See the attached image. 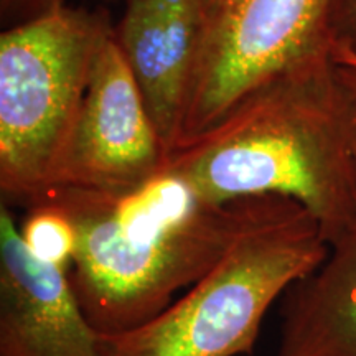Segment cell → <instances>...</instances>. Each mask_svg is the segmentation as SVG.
<instances>
[{
	"label": "cell",
	"instance_id": "52a82bcc",
	"mask_svg": "<svg viewBox=\"0 0 356 356\" xmlns=\"http://www.w3.org/2000/svg\"><path fill=\"white\" fill-rule=\"evenodd\" d=\"M0 356H104L68 270L29 252L6 204L0 207Z\"/></svg>",
	"mask_w": 356,
	"mask_h": 356
},
{
	"label": "cell",
	"instance_id": "3957f363",
	"mask_svg": "<svg viewBox=\"0 0 356 356\" xmlns=\"http://www.w3.org/2000/svg\"><path fill=\"white\" fill-rule=\"evenodd\" d=\"M220 261L157 317L102 333L104 356L251 355L267 310L322 264L330 244L318 221L291 198L251 197Z\"/></svg>",
	"mask_w": 356,
	"mask_h": 356
},
{
	"label": "cell",
	"instance_id": "ba28073f",
	"mask_svg": "<svg viewBox=\"0 0 356 356\" xmlns=\"http://www.w3.org/2000/svg\"><path fill=\"white\" fill-rule=\"evenodd\" d=\"M204 17L202 0H127L121 24L114 30L168 152L180 139Z\"/></svg>",
	"mask_w": 356,
	"mask_h": 356
},
{
	"label": "cell",
	"instance_id": "7c38bea8",
	"mask_svg": "<svg viewBox=\"0 0 356 356\" xmlns=\"http://www.w3.org/2000/svg\"><path fill=\"white\" fill-rule=\"evenodd\" d=\"M58 6H63V0H0L3 19H22V22L42 15Z\"/></svg>",
	"mask_w": 356,
	"mask_h": 356
},
{
	"label": "cell",
	"instance_id": "4fadbf2b",
	"mask_svg": "<svg viewBox=\"0 0 356 356\" xmlns=\"http://www.w3.org/2000/svg\"><path fill=\"white\" fill-rule=\"evenodd\" d=\"M340 65L341 71H343V76L346 79V83H348V86L351 89V92H353V99H355V104H356V66L355 65Z\"/></svg>",
	"mask_w": 356,
	"mask_h": 356
},
{
	"label": "cell",
	"instance_id": "7a4b0ae2",
	"mask_svg": "<svg viewBox=\"0 0 356 356\" xmlns=\"http://www.w3.org/2000/svg\"><path fill=\"white\" fill-rule=\"evenodd\" d=\"M43 200L76 226L71 286L92 327L108 335L157 317L207 274L234 241L248 207L246 198L204 202L167 167L124 193L55 186Z\"/></svg>",
	"mask_w": 356,
	"mask_h": 356
},
{
	"label": "cell",
	"instance_id": "277c9868",
	"mask_svg": "<svg viewBox=\"0 0 356 356\" xmlns=\"http://www.w3.org/2000/svg\"><path fill=\"white\" fill-rule=\"evenodd\" d=\"M108 17L63 6L0 37V190L30 208L53 173L86 96Z\"/></svg>",
	"mask_w": 356,
	"mask_h": 356
},
{
	"label": "cell",
	"instance_id": "5bb4252c",
	"mask_svg": "<svg viewBox=\"0 0 356 356\" xmlns=\"http://www.w3.org/2000/svg\"><path fill=\"white\" fill-rule=\"evenodd\" d=\"M202 2H203V6H204V8H207V12H208L211 8L213 3L216 2V0H202Z\"/></svg>",
	"mask_w": 356,
	"mask_h": 356
},
{
	"label": "cell",
	"instance_id": "8992f818",
	"mask_svg": "<svg viewBox=\"0 0 356 356\" xmlns=\"http://www.w3.org/2000/svg\"><path fill=\"white\" fill-rule=\"evenodd\" d=\"M167 157L165 142L113 30L97 50L86 96L58 159L51 188L124 193L162 172Z\"/></svg>",
	"mask_w": 356,
	"mask_h": 356
},
{
	"label": "cell",
	"instance_id": "9c48e42d",
	"mask_svg": "<svg viewBox=\"0 0 356 356\" xmlns=\"http://www.w3.org/2000/svg\"><path fill=\"white\" fill-rule=\"evenodd\" d=\"M275 356H356V225L284 293Z\"/></svg>",
	"mask_w": 356,
	"mask_h": 356
},
{
	"label": "cell",
	"instance_id": "30bf717a",
	"mask_svg": "<svg viewBox=\"0 0 356 356\" xmlns=\"http://www.w3.org/2000/svg\"><path fill=\"white\" fill-rule=\"evenodd\" d=\"M19 229L22 241L38 261L65 270L73 266L78 248L76 226L56 203L43 200L30 207Z\"/></svg>",
	"mask_w": 356,
	"mask_h": 356
},
{
	"label": "cell",
	"instance_id": "6da1fadb",
	"mask_svg": "<svg viewBox=\"0 0 356 356\" xmlns=\"http://www.w3.org/2000/svg\"><path fill=\"white\" fill-rule=\"evenodd\" d=\"M204 202L291 198L328 244L356 225V104L335 58L280 73L168 152Z\"/></svg>",
	"mask_w": 356,
	"mask_h": 356
},
{
	"label": "cell",
	"instance_id": "5b68a950",
	"mask_svg": "<svg viewBox=\"0 0 356 356\" xmlns=\"http://www.w3.org/2000/svg\"><path fill=\"white\" fill-rule=\"evenodd\" d=\"M332 0H216L204 17L180 142L289 70L333 56Z\"/></svg>",
	"mask_w": 356,
	"mask_h": 356
},
{
	"label": "cell",
	"instance_id": "8fae6325",
	"mask_svg": "<svg viewBox=\"0 0 356 356\" xmlns=\"http://www.w3.org/2000/svg\"><path fill=\"white\" fill-rule=\"evenodd\" d=\"M330 33L337 63L356 66V0H332Z\"/></svg>",
	"mask_w": 356,
	"mask_h": 356
}]
</instances>
